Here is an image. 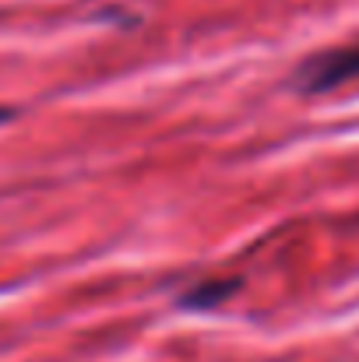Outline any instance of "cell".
<instances>
[{"label": "cell", "instance_id": "obj_3", "mask_svg": "<svg viewBox=\"0 0 359 362\" xmlns=\"http://www.w3.org/2000/svg\"><path fill=\"white\" fill-rule=\"evenodd\" d=\"M7 117H11V110H0V123L7 120Z\"/></svg>", "mask_w": 359, "mask_h": 362}, {"label": "cell", "instance_id": "obj_2", "mask_svg": "<svg viewBox=\"0 0 359 362\" xmlns=\"http://www.w3.org/2000/svg\"><path fill=\"white\" fill-rule=\"evenodd\" d=\"M239 285H243V278H237V274H229V278H205V281L187 285L176 303L183 310H194V313H212V310L226 306L237 296Z\"/></svg>", "mask_w": 359, "mask_h": 362}, {"label": "cell", "instance_id": "obj_1", "mask_svg": "<svg viewBox=\"0 0 359 362\" xmlns=\"http://www.w3.org/2000/svg\"><path fill=\"white\" fill-rule=\"evenodd\" d=\"M349 81H359V42L314 53L292 74V88L300 95H324V92H335Z\"/></svg>", "mask_w": 359, "mask_h": 362}]
</instances>
